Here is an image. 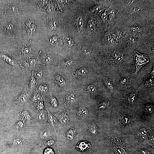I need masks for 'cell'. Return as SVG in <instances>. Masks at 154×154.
<instances>
[{"instance_id":"obj_10","label":"cell","mask_w":154,"mask_h":154,"mask_svg":"<svg viewBox=\"0 0 154 154\" xmlns=\"http://www.w3.org/2000/svg\"><path fill=\"white\" fill-rule=\"evenodd\" d=\"M138 87H133L123 90H118L116 93L120 95L122 99L128 104H133L135 102L137 98L139 93Z\"/></svg>"},{"instance_id":"obj_39","label":"cell","mask_w":154,"mask_h":154,"mask_svg":"<svg viewBox=\"0 0 154 154\" xmlns=\"http://www.w3.org/2000/svg\"><path fill=\"white\" fill-rule=\"evenodd\" d=\"M145 111L149 113H151L153 111V106L152 105L147 104L145 107Z\"/></svg>"},{"instance_id":"obj_36","label":"cell","mask_w":154,"mask_h":154,"mask_svg":"<svg viewBox=\"0 0 154 154\" xmlns=\"http://www.w3.org/2000/svg\"><path fill=\"white\" fill-rule=\"evenodd\" d=\"M110 101L109 99H106L100 105L99 108L100 109H104L106 108L110 104Z\"/></svg>"},{"instance_id":"obj_24","label":"cell","mask_w":154,"mask_h":154,"mask_svg":"<svg viewBox=\"0 0 154 154\" xmlns=\"http://www.w3.org/2000/svg\"><path fill=\"white\" fill-rule=\"evenodd\" d=\"M88 72V71L86 68L82 67L77 70L75 73L74 75L77 76L82 77L86 76Z\"/></svg>"},{"instance_id":"obj_48","label":"cell","mask_w":154,"mask_h":154,"mask_svg":"<svg viewBox=\"0 0 154 154\" xmlns=\"http://www.w3.org/2000/svg\"><path fill=\"white\" fill-rule=\"evenodd\" d=\"M44 114L43 111L41 112L37 115V118L39 119H42L44 117Z\"/></svg>"},{"instance_id":"obj_34","label":"cell","mask_w":154,"mask_h":154,"mask_svg":"<svg viewBox=\"0 0 154 154\" xmlns=\"http://www.w3.org/2000/svg\"><path fill=\"white\" fill-rule=\"evenodd\" d=\"M140 135L141 137L144 139L147 138V133L146 129L144 128H141L139 131Z\"/></svg>"},{"instance_id":"obj_31","label":"cell","mask_w":154,"mask_h":154,"mask_svg":"<svg viewBox=\"0 0 154 154\" xmlns=\"http://www.w3.org/2000/svg\"><path fill=\"white\" fill-rule=\"evenodd\" d=\"M66 102L69 104H72L76 101V97L73 94H70L67 96L66 98Z\"/></svg>"},{"instance_id":"obj_22","label":"cell","mask_w":154,"mask_h":154,"mask_svg":"<svg viewBox=\"0 0 154 154\" xmlns=\"http://www.w3.org/2000/svg\"><path fill=\"white\" fill-rule=\"evenodd\" d=\"M41 58V62L44 65L49 64L51 62L52 60L51 56L47 54H44L42 55Z\"/></svg>"},{"instance_id":"obj_27","label":"cell","mask_w":154,"mask_h":154,"mask_svg":"<svg viewBox=\"0 0 154 154\" xmlns=\"http://www.w3.org/2000/svg\"><path fill=\"white\" fill-rule=\"evenodd\" d=\"M88 129L90 133L93 135H96L98 132L97 126L96 123L93 122L89 124Z\"/></svg>"},{"instance_id":"obj_15","label":"cell","mask_w":154,"mask_h":154,"mask_svg":"<svg viewBox=\"0 0 154 154\" xmlns=\"http://www.w3.org/2000/svg\"><path fill=\"white\" fill-rule=\"evenodd\" d=\"M102 80L106 89V93L111 96H113L117 91L113 77L106 75L103 77Z\"/></svg>"},{"instance_id":"obj_9","label":"cell","mask_w":154,"mask_h":154,"mask_svg":"<svg viewBox=\"0 0 154 154\" xmlns=\"http://www.w3.org/2000/svg\"><path fill=\"white\" fill-rule=\"evenodd\" d=\"M147 22L137 23L131 25L124 26L127 33L139 38L147 35H152L149 33L146 27Z\"/></svg>"},{"instance_id":"obj_45","label":"cell","mask_w":154,"mask_h":154,"mask_svg":"<svg viewBox=\"0 0 154 154\" xmlns=\"http://www.w3.org/2000/svg\"><path fill=\"white\" fill-rule=\"evenodd\" d=\"M58 154H73V152L68 151L67 149H61L58 151Z\"/></svg>"},{"instance_id":"obj_49","label":"cell","mask_w":154,"mask_h":154,"mask_svg":"<svg viewBox=\"0 0 154 154\" xmlns=\"http://www.w3.org/2000/svg\"><path fill=\"white\" fill-rule=\"evenodd\" d=\"M23 123L21 121H19L16 124V127L18 128H22L23 126Z\"/></svg>"},{"instance_id":"obj_17","label":"cell","mask_w":154,"mask_h":154,"mask_svg":"<svg viewBox=\"0 0 154 154\" xmlns=\"http://www.w3.org/2000/svg\"><path fill=\"white\" fill-rule=\"evenodd\" d=\"M54 115L62 124H66L69 121V117L63 109L58 113L55 114Z\"/></svg>"},{"instance_id":"obj_19","label":"cell","mask_w":154,"mask_h":154,"mask_svg":"<svg viewBox=\"0 0 154 154\" xmlns=\"http://www.w3.org/2000/svg\"><path fill=\"white\" fill-rule=\"evenodd\" d=\"M0 57L4 61L8 63L15 67L18 66V64L16 61L11 56L6 54L0 53Z\"/></svg>"},{"instance_id":"obj_42","label":"cell","mask_w":154,"mask_h":154,"mask_svg":"<svg viewBox=\"0 0 154 154\" xmlns=\"http://www.w3.org/2000/svg\"><path fill=\"white\" fill-rule=\"evenodd\" d=\"M42 71L40 69H38L35 73V76L37 79L41 78L42 75Z\"/></svg>"},{"instance_id":"obj_44","label":"cell","mask_w":154,"mask_h":154,"mask_svg":"<svg viewBox=\"0 0 154 154\" xmlns=\"http://www.w3.org/2000/svg\"><path fill=\"white\" fill-rule=\"evenodd\" d=\"M35 106L38 110H40L42 109L43 108L42 102L39 101L37 102L35 104Z\"/></svg>"},{"instance_id":"obj_14","label":"cell","mask_w":154,"mask_h":154,"mask_svg":"<svg viewBox=\"0 0 154 154\" xmlns=\"http://www.w3.org/2000/svg\"><path fill=\"white\" fill-rule=\"evenodd\" d=\"M139 38L127 33L124 35L121 44L132 51L135 50Z\"/></svg>"},{"instance_id":"obj_41","label":"cell","mask_w":154,"mask_h":154,"mask_svg":"<svg viewBox=\"0 0 154 154\" xmlns=\"http://www.w3.org/2000/svg\"><path fill=\"white\" fill-rule=\"evenodd\" d=\"M50 101L52 106L54 107H57L58 103L56 99L53 96H51L50 98Z\"/></svg>"},{"instance_id":"obj_21","label":"cell","mask_w":154,"mask_h":154,"mask_svg":"<svg viewBox=\"0 0 154 154\" xmlns=\"http://www.w3.org/2000/svg\"><path fill=\"white\" fill-rule=\"evenodd\" d=\"M19 53L23 55H27L31 52V48L26 46L25 45H21L19 48Z\"/></svg>"},{"instance_id":"obj_8","label":"cell","mask_w":154,"mask_h":154,"mask_svg":"<svg viewBox=\"0 0 154 154\" xmlns=\"http://www.w3.org/2000/svg\"><path fill=\"white\" fill-rule=\"evenodd\" d=\"M111 0H91L88 11V15H95L98 17L108 7Z\"/></svg>"},{"instance_id":"obj_1","label":"cell","mask_w":154,"mask_h":154,"mask_svg":"<svg viewBox=\"0 0 154 154\" xmlns=\"http://www.w3.org/2000/svg\"><path fill=\"white\" fill-rule=\"evenodd\" d=\"M133 52L121 44L99 46L95 60L106 70V75L112 77L130 74L135 67Z\"/></svg>"},{"instance_id":"obj_7","label":"cell","mask_w":154,"mask_h":154,"mask_svg":"<svg viewBox=\"0 0 154 154\" xmlns=\"http://www.w3.org/2000/svg\"><path fill=\"white\" fill-rule=\"evenodd\" d=\"M154 35H147L139 38L135 50L147 55L154 62Z\"/></svg>"},{"instance_id":"obj_3","label":"cell","mask_w":154,"mask_h":154,"mask_svg":"<svg viewBox=\"0 0 154 154\" xmlns=\"http://www.w3.org/2000/svg\"><path fill=\"white\" fill-rule=\"evenodd\" d=\"M154 19V1L138 0L135 4L117 12L116 23L128 26L137 23H146Z\"/></svg>"},{"instance_id":"obj_37","label":"cell","mask_w":154,"mask_h":154,"mask_svg":"<svg viewBox=\"0 0 154 154\" xmlns=\"http://www.w3.org/2000/svg\"><path fill=\"white\" fill-rule=\"evenodd\" d=\"M13 25L11 23L7 24L5 27L4 31L6 33L10 32L12 30Z\"/></svg>"},{"instance_id":"obj_16","label":"cell","mask_w":154,"mask_h":154,"mask_svg":"<svg viewBox=\"0 0 154 154\" xmlns=\"http://www.w3.org/2000/svg\"><path fill=\"white\" fill-rule=\"evenodd\" d=\"M117 12L116 8L112 3L111 0V4L108 8L107 26L113 25L116 23L117 19Z\"/></svg>"},{"instance_id":"obj_30","label":"cell","mask_w":154,"mask_h":154,"mask_svg":"<svg viewBox=\"0 0 154 154\" xmlns=\"http://www.w3.org/2000/svg\"><path fill=\"white\" fill-rule=\"evenodd\" d=\"M27 96L24 93H21L17 98V99L19 102L24 104L27 101Z\"/></svg>"},{"instance_id":"obj_50","label":"cell","mask_w":154,"mask_h":154,"mask_svg":"<svg viewBox=\"0 0 154 154\" xmlns=\"http://www.w3.org/2000/svg\"><path fill=\"white\" fill-rule=\"evenodd\" d=\"M54 143V142L52 140H50L47 142V145L48 146H50L53 145Z\"/></svg>"},{"instance_id":"obj_32","label":"cell","mask_w":154,"mask_h":154,"mask_svg":"<svg viewBox=\"0 0 154 154\" xmlns=\"http://www.w3.org/2000/svg\"><path fill=\"white\" fill-rule=\"evenodd\" d=\"M75 130L72 128L68 131L66 133V136L68 139L71 140L73 139L75 135Z\"/></svg>"},{"instance_id":"obj_26","label":"cell","mask_w":154,"mask_h":154,"mask_svg":"<svg viewBox=\"0 0 154 154\" xmlns=\"http://www.w3.org/2000/svg\"><path fill=\"white\" fill-rule=\"evenodd\" d=\"M54 80L61 87L64 86L66 85V81L64 79L59 75L56 76Z\"/></svg>"},{"instance_id":"obj_40","label":"cell","mask_w":154,"mask_h":154,"mask_svg":"<svg viewBox=\"0 0 154 154\" xmlns=\"http://www.w3.org/2000/svg\"><path fill=\"white\" fill-rule=\"evenodd\" d=\"M43 154H55V153L52 148L48 147L44 149Z\"/></svg>"},{"instance_id":"obj_28","label":"cell","mask_w":154,"mask_h":154,"mask_svg":"<svg viewBox=\"0 0 154 154\" xmlns=\"http://www.w3.org/2000/svg\"><path fill=\"white\" fill-rule=\"evenodd\" d=\"M86 92L89 94H92L95 93L97 90L96 87L93 84H90L88 86L86 89Z\"/></svg>"},{"instance_id":"obj_5","label":"cell","mask_w":154,"mask_h":154,"mask_svg":"<svg viewBox=\"0 0 154 154\" xmlns=\"http://www.w3.org/2000/svg\"><path fill=\"white\" fill-rule=\"evenodd\" d=\"M99 48L98 42L83 36L77 41L74 50H78L86 58L95 59Z\"/></svg>"},{"instance_id":"obj_23","label":"cell","mask_w":154,"mask_h":154,"mask_svg":"<svg viewBox=\"0 0 154 154\" xmlns=\"http://www.w3.org/2000/svg\"><path fill=\"white\" fill-rule=\"evenodd\" d=\"M88 112L87 109L84 107L79 108L76 111L77 115L81 117L86 116L88 115Z\"/></svg>"},{"instance_id":"obj_29","label":"cell","mask_w":154,"mask_h":154,"mask_svg":"<svg viewBox=\"0 0 154 154\" xmlns=\"http://www.w3.org/2000/svg\"><path fill=\"white\" fill-rule=\"evenodd\" d=\"M35 68V66L33 71L32 74L30 77L29 80V87L31 89H33L36 84L35 79L33 76V71Z\"/></svg>"},{"instance_id":"obj_43","label":"cell","mask_w":154,"mask_h":154,"mask_svg":"<svg viewBox=\"0 0 154 154\" xmlns=\"http://www.w3.org/2000/svg\"><path fill=\"white\" fill-rule=\"evenodd\" d=\"M41 99L42 98L41 96L39 94L37 93L34 94L33 98V101L34 102H37L40 101Z\"/></svg>"},{"instance_id":"obj_6","label":"cell","mask_w":154,"mask_h":154,"mask_svg":"<svg viewBox=\"0 0 154 154\" xmlns=\"http://www.w3.org/2000/svg\"><path fill=\"white\" fill-rule=\"evenodd\" d=\"M134 73L113 77L117 90V91L139 86V77L137 75V74H135Z\"/></svg>"},{"instance_id":"obj_12","label":"cell","mask_w":154,"mask_h":154,"mask_svg":"<svg viewBox=\"0 0 154 154\" xmlns=\"http://www.w3.org/2000/svg\"><path fill=\"white\" fill-rule=\"evenodd\" d=\"M134 62L136 67L135 71L134 73L137 74L140 69L149 61V56L135 50L133 52Z\"/></svg>"},{"instance_id":"obj_38","label":"cell","mask_w":154,"mask_h":154,"mask_svg":"<svg viewBox=\"0 0 154 154\" xmlns=\"http://www.w3.org/2000/svg\"><path fill=\"white\" fill-rule=\"evenodd\" d=\"M48 89V86L46 85H40L38 88V90L42 94L45 93Z\"/></svg>"},{"instance_id":"obj_11","label":"cell","mask_w":154,"mask_h":154,"mask_svg":"<svg viewBox=\"0 0 154 154\" xmlns=\"http://www.w3.org/2000/svg\"><path fill=\"white\" fill-rule=\"evenodd\" d=\"M77 41L66 31L63 36L62 43L59 50L68 52L74 50Z\"/></svg>"},{"instance_id":"obj_47","label":"cell","mask_w":154,"mask_h":154,"mask_svg":"<svg viewBox=\"0 0 154 154\" xmlns=\"http://www.w3.org/2000/svg\"><path fill=\"white\" fill-rule=\"evenodd\" d=\"M40 134L41 137L44 138L48 137L49 135V133L46 131H42Z\"/></svg>"},{"instance_id":"obj_51","label":"cell","mask_w":154,"mask_h":154,"mask_svg":"<svg viewBox=\"0 0 154 154\" xmlns=\"http://www.w3.org/2000/svg\"><path fill=\"white\" fill-rule=\"evenodd\" d=\"M142 154H150L149 152L146 150H143L141 151Z\"/></svg>"},{"instance_id":"obj_46","label":"cell","mask_w":154,"mask_h":154,"mask_svg":"<svg viewBox=\"0 0 154 154\" xmlns=\"http://www.w3.org/2000/svg\"><path fill=\"white\" fill-rule=\"evenodd\" d=\"M22 116L25 118L27 120H29L30 119L31 117L26 111L23 112L22 114Z\"/></svg>"},{"instance_id":"obj_33","label":"cell","mask_w":154,"mask_h":154,"mask_svg":"<svg viewBox=\"0 0 154 154\" xmlns=\"http://www.w3.org/2000/svg\"><path fill=\"white\" fill-rule=\"evenodd\" d=\"M23 143V140L21 139L17 138L14 140L13 142V144L14 147H19L22 146Z\"/></svg>"},{"instance_id":"obj_25","label":"cell","mask_w":154,"mask_h":154,"mask_svg":"<svg viewBox=\"0 0 154 154\" xmlns=\"http://www.w3.org/2000/svg\"><path fill=\"white\" fill-rule=\"evenodd\" d=\"M60 63V65L62 66L69 67L73 64L74 60L72 59H66L61 60Z\"/></svg>"},{"instance_id":"obj_13","label":"cell","mask_w":154,"mask_h":154,"mask_svg":"<svg viewBox=\"0 0 154 154\" xmlns=\"http://www.w3.org/2000/svg\"><path fill=\"white\" fill-rule=\"evenodd\" d=\"M154 67L153 65L151 73L145 75L143 83L138 87V90H154Z\"/></svg>"},{"instance_id":"obj_18","label":"cell","mask_w":154,"mask_h":154,"mask_svg":"<svg viewBox=\"0 0 154 154\" xmlns=\"http://www.w3.org/2000/svg\"><path fill=\"white\" fill-rule=\"evenodd\" d=\"M91 146L90 144L86 141H80L75 146L76 149L78 151L83 153Z\"/></svg>"},{"instance_id":"obj_52","label":"cell","mask_w":154,"mask_h":154,"mask_svg":"<svg viewBox=\"0 0 154 154\" xmlns=\"http://www.w3.org/2000/svg\"><path fill=\"white\" fill-rule=\"evenodd\" d=\"M29 154H35V153H30Z\"/></svg>"},{"instance_id":"obj_20","label":"cell","mask_w":154,"mask_h":154,"mask_svg":"<svg viewBox=\"0 0 154 154\" xmlns=\"http://www.w3.org/2000/svg\"><path fill=\"white\" fill-rule=\"evenodd\" d=\"M48 114V120L49 123L54 128L56 132L55 126L58 125V122L56 118L51 114L47 110Z\"/></svg>"},{"instance_id":"obj_35","label":"cell","mask_w":154,"mask_h":154,"mask_svg":"<svg viewBox=\"0 0 154 154\" xmlns=\"http://www.w3.org/2000/svg\"><path fill=\"white\" fill-rule=\"evenodd\" d=\"M121 118V121L124 124H126L128 123L131 120L130 117L126 115H123Z\"/></svg>"},{"instance_id":"obj_4","label":"cell","mask_w":154,"mask_h":154,"mask_svg":"<svg viewBox=\"0 0 154 154\" xmlns=\"http://www.w3.org/2000/svg\"><path fill=\"white\" fill-rule=\"evenodd\" d=\"M105 27L104 23L98 17L87 15L83 36L98 42L104 33Z\"/></svg>"},{"instance_id":"obj_2","label":"cell","mask_w":154,"mask_h":154,"mask_svg":"<svg viewBox=\"0 0 154 154\" xmlns=\"http://www.w3.org/2000/svg\"><path fill=\"white\" fill-rule=\"evenodd\" d=\"M91 0L73 1L63 13L62 24L65 31L77 40L85 29L86 17Z\"/></svg>"}]
</instances>
